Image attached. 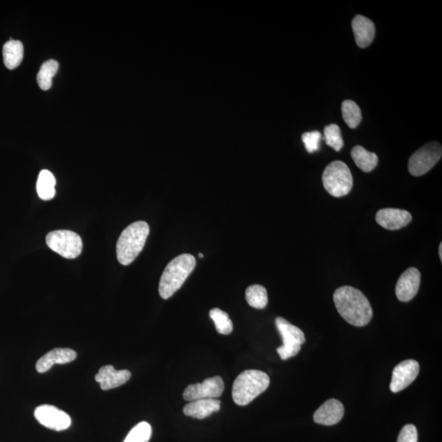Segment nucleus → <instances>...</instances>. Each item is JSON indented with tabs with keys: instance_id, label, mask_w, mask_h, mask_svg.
Masks as SVG:
<instances>
[{
	"instance_id": "obj_1",
	"label": "nucleus",
	"mask_w": 442,
	"mask_h": 442,
	"mask_svg": "<svg viewBox=\"0 0 442 442\" xmlns=\"http://www.w3.org/2000/svg\"><path fill=\"white\" fill-rule=\"evenodd\" d=\"M334 301L339 315L350 325L363 327L372 320L371 305L357 288L350 286L338 288L334 292Z\"/></svg>"
},
{
	"instance_id": "obj_2",
	"label": "nucleus",
	"mask_w": 442,
	"mask_h": 442,
	"mask_svg": "<svg viewBox=\"0 0 442 442\" xmlns=\"http://www.w3.org/2000/svg\"><path fill=\"white\" fill-rule=\"evenodd\" d=\"M196 260L190 254H182L168 264L159 283V294L163 299H169L180 290L194 270Z\"/></svg>"
},
{
	"instance_id": "obj_3",
	"label": "nucleus",
	"mask_w": 442,
	"mask_h": 442,
	"mask_svg": "<svg viewBox=\"0 0 442 442\" xmlns=\"http://www.w3.org/2000/svg\"><path fill=\"white\" fill-rule=\"evenodd\" d=\"M145 221H137L123 230L117 244L118 262L123 266L131 264L142 252L150 234Z\"/></svg>"
},
{
	"instance_id": "obj_4",
	"label": "nucleus",
	"mask_w": 442,
	"mask_h": 442,
	"mask_svg": "<svg viewBox=\"0 0 442 442\" xmlns=\"http://www.w3.org/2000/svg\"><path fill=\"white\" fill-rule=\"evenodd\" d=\"M270 377L265 372L248 369L240 373L233 385L232 397L239 406H248L254 399L266 390Z\"/></svg>"
},
{
	"instance_id": "obj_5",
	"label": "nucleus",
	"mask_w": 442,
	"mask_h": 442,
	"mask_svg": "<svg viewBox=\"0 0 442 442\" xmlns=\"http://www.w3.org/2000/svg\"><path fill=\"white\" fill-rule=\"evenodd\" d=\"M322 180L326 191L335 198L348 195L353 187L352 172L341 161H334L326 166Z\"/></svg>"
},
{
	"instance_id": "obj_6",
	"label": "nucleus",
	"mask_w": 442,
	"mask_h": 442,
	"mask_svg": "<svg viewBox=\"0 0 442 442\" xmlns=\"http://www.w3.org/2000/svg\"><path fill=\"white\" fill-rule=\"evenodd\" d=\"M46 243L52 251L66 259L79 257L83 249L80 235L70 230H56L48 234Z\"/></svg>"
},
{
	"instance_id": "obj_7",
	"label": "nucleus",
	"mask_w": 442,
	"mask_h": 442,
	"mask_svg": "<svg viewBox=\"0 0 442 442\" xmlns=\"http://www.w3.org/2000/svg\"><path fill=\"white\" fill-rule=\"evenodd\" d=\"M276 325L283 338V345L277 348V352L283 360L296 357L306 342L304 332L282 317L276 318Z\"/></svg>"
},
{
	"instance_id": "obj_8",
	"label": "nucleus",
	"mask_w": 442,
	"mask_h": 442,
	"mask_svg": "<svg viewBox=\"0 0 442 442\" xmlns=\"http://www.w3.org/2000/svg\"><path fill=\"white\" fill-rule=\"evenodd\" d=\"M441 155L442 148L439 143H427L410 158L408 168L411 174L414 176L425 175L440 161Z\"/></svg>"
},
{
	"instance_id": "obj_9",
	"label": "nucleus",
	"mask_w": 442,
	"mask_h": 442,
	"mask_svg": "<svg viewBox=\"0 0 442 442\" xmlns=\"http://www.w3.org/2000/svg\"><path fill=\"white\" fill-rule=\"evenodd\" d=\"M224 390L223 379L215 376L205 379L201 383L193 384L186 387L183 397L187 401L201 400V399H215L222 395Z\"/></svg>"
},
{
	"instance_id": "obj_10",
	"label": "nucleus",
	"mask_w": 442,
	"mask_h": 442,
	"mask_svg": "<svg viewBox=\"0 0 442 442\" xmlns=\"http://www.w3.org/2000/svg\"><path fill=\"white\" fill-rule=\"evenodd\" d=\"M35 417L41 425L57 432L66 430L71 424V418L66 412L50 405L38 406Z\"/></svg>"
},
{
	"instance_id": "obj_11",
	"label": "nucleus",
	"mask_w": 442,
	"mask_h": 442,
	"mask_svg": "<svg viewBox=\"0 0 442 442\" xmlns=\"http://www.w3.org/2000/svg\"><path fill=\"white\" fill-rule=\"evenodd\" d=\"M420 364L415 359H406L395 367L392 371L390 389L399 392L409 387L420 373Z\"/></svg>"
},
{
	"instance_id": "obj_12",
	"label": "nucleus",
	"mask_w": 442,
	"mask_h": 442,
	"mask_svg": "<svg viewBox=\"0 0 442 442\" xmlns=\"http://www.w3.org/2000/svg\"><path fill=\"white\" fill-rule=\"evenodd\" d=\"M421 273L418 269L411 267L404 272L397 283L396 295L403 302L411 301L419 292Z\"/></svg>"
},
{
	"instance_id": "obj_13",
	"label": "nucleus",
	"mask_w": 442,
	"mask_h": 442,
	"mask_svg": "<svg viewBox=\"0 0 442 442\" xmlns=\"http://www.w3.org/2000/svg\"><path fill=\"white\" fill-rule=\"evenodd\" d=\"M377 223L384 229L397 230L411 223L412 215L406 210L397 208H384L376 214Z\"/></svg>"
},
{
	"instance_id": "obj_14",
	"label": "nucleus",
	"mask_w": 442,
	"mask_h": 442,
	"mask_svg": "<svg viewBox=\"0 0 442 442\" xmlns=\"http://www.w3.org/2000/svg\"><path fill=\"white\" fill-rule=\"evenodd\" d=\"M131 377V373L127 369L117 371L113 365H105L100 368L95 376L96 382L99 383L100 388L104 391L117 388L127 383Z\"/></svg>"
},
{
	"instance_id": "obj_15",
	"label": "nucleus",
	"mask_w": 442,
	"mask_h": 442,
	"mask_svg": "<svg viewBox=\"0 0 442 442\" xmlns=\"http://www.w3.org/2000/svg\"><path fill=\"white\" fill-rule=\"evenodd\" d=\"M344 411L342 402L336 399H330L315 412L314 421L316 424L325 426L337 425L342 420Z\"/></svg>"
},
{
	"instance_id": "obj_16",
	"label": "nucleus",
	"mask_w": 442,
	"mask_h": 442,
	"mask_svg": "<svg viewBox=\"0 0 442 442\" xmlns=\"http://www.w3.org/2000/svg\"><path fill=\"white\" fill-rule=\"evenodd\" d=\"M76 357H78V355H76L75 350L72 349H52L38 360L36 369L38 373H45L50 371L55 364H64L74 362Z\"/></svg>"
},
{
	"instance_id": "obj_17",
	"label": "nucleus",
	"mask_w": 442,
	"mask_h": 442,
	"mask_svg": "<svg viewBox=\"0 0 442 442\" xmlns=\"http://www.w3.org/2000/svg\"><path fill=\"white\" fill-rule=\"evenodd\" d=\"M352 26L357 45L362 49L371 45L376 36V26L371 19L362 15L355 16Z\"/></svg>"
},
{
	"instance_id": "obj_18",
	"label": "nucleus",
	"mask_w": 442,
	"mask_h": 442,
	"mask_svg": "<svg viewBox=\"0 0 442 442\" xmlns=\"http://www.w3.org/2000/svg\"><path fill=\"white\" fill-rule=\"evenodd\" d=\"M221 402L216 399H201L190 401L184 407L185 415L194 419L204 420L220 409Z\"/></svg>"
},
{
	"instance_id": "obj_19",
	"label": "nucleus",
	"mask_w": 442,
	"mask_h": 442,
	"mask_svg": "<svg viewBox=\"0 0 442 442\" xmlns=\"http://www.w3.org/2000/svg\"><path fill=\"white\" fill-rule=\"evenodd\" d=\"M23 45L19 41H9L3 45V56L4 65L9 70L16 69L23 59Z\"/></svg>"
},
{
	"instance_id": "obj_20",
	"label": "nucleus",
	"mask_w": 442,
	"mask_h": 442,
	"mask_svg": "<svg viewBox=\"0 0 442 442\" xmlns=\"http://www.w3.org/2000/svg\"><path fill=\"white\" fill-rule=\"evenodd\" d=\"M352 157L360 170L371 172L378 163V157L376 153L369 152L362 146H355L352 150Z\"/></svg>"
},
{
	"instance_id": "obj_21",
	"label": "nucleus",
	"mask_w": 442,
	"mask_h": 442,
	"mask_svg": "<svg viewBox=\"0 0 442 442\" xmlns=\"http://www.w3.org/2000/svg\"><path fill=\"white\" fill-rule=\"evenodd\" d=\"M56 180L50 171L43 170L38 177L36 190L38 195L44 201H50L55 198Z\"/></svg>"
},
{
	"instance_id": "obj_22",
	"label": "nucleus",
	"mask_w": 442,
	"mask_h": 442,
	"mask_svg": "<svg viewBox=\"0 0 442 442\" xmlns=\"http://www.w3.org/2000/svg\"><path fill=\"white\" fill-rule=\"evenodd\" d=\"M59 62L52 59L42 64L37 75L38 84L42 90H49L52 87V78L59 70Z\"/></svg>"
},
{
	"instance_id": "obj_23",
	"label": "nucleus",
	"mask_w": 442,
	"mask_h": 442,
	"mask_svg": "<svg viewBox=\"0 0 442 442\" xmlns=\"http://www.w3.org/2000/svg\"><path fill=\"white\" fill-rule=\"evenodd\" d=\"M248 304L256 309H264L268 304V294L265 287L255 285L250 286L246 290Z\"/></svg>"
},
{
	"instance_id": "obj_24",
	"label": "nucleus",
	"mask_w": 442,
	"mask_h": 442,
	"mask_svg": "<svg viewBox=\"0 0 442 442\" xmlns=\"http://www.w3.org/2000/svg\"><path fill=\"white\" fill-rule=\"evenodd\" d=\"M344 121L350 129L357 128L362 122V110L357 103L352 100H345L342 104Z\"/></svg>"
},
{
	"instance_id": "obj_25",
	"label": "nucleus",
	"mask_w": 442,
	"mask_h": 442,
	"mask_svg": "<svg viewBox=\"0 0 442 442\" xmlns=\"http://www.w3.org/2000/svg\"><path fill=\"white\" fill-rule=\"evenodd\" d=\"M210 317L214 321L216 330L219 334L229 335L232 333L233 323L227 312L214 308L211 310Z\"/></svg>"
},
{
	"instance_id": "obj_26",
	"label": "nucleus",
	"mask_w": 442,
	"mask_h": 442,
	"mask_svg": "<svg viewBox=\"0 0 442 442\" xmlns=\"http://www.w3.org/2000/svg\"><path fill=\"white\" fill-rule=\"evenodd\" d=\"M152 436V427L147 422H139L134 426L124 442H148Z\"/></svg>"
},
{
	"instance_id": "obj_27",
	"label": "nucleus",
	"mask_w": 442,
	"mask_h": 442,
	"mask_svg": "<svg viewBox=\"0 0 442 442\" xmlns=\"http://www.w3.org/2000/svg\"><path fill=\"white\" fill-rule=\"evenodd\" d=\"M325 137L327 145L339 152L343 147V139L338 124H330L325 128Z\"/></svg>"
},
{
	"instance_id": "obj_28",
	"label": "nucleus",
	"mask_w": 442,
	"mask_h": 442,
	"mask_svg": "<svg viewBox=\"0 0 442 442\" xmlns=\"http://www.w3.org/2000/svg\"><path fill=\"white\" fill-rule=\"evenodd\" d=\"M302 141L305 143L306 150L310 153L319 150L320 141L322 138L319 131L306 132L302 134Z\"/></svg>"
},
{
	"instance_id": "obj_29",
	"label": "nucleus",
	"mask_w": 442,
	"mask_h": 442,
	"mask_svg": "<svg viewBox=\"0 0 442 442\" xmlns=\"http://www.w3.org/2000/svg\"><path fill=\"white\" fill-rule=\"evenodd\" d=\"M397 442H418L416 427L413 425L404 426L399 434Z\"/></svg>"
},
{
	"instance_id": "obj_30",
	"label": "nucleus",
	"mask_w": 442,
	"mask_h": 442,
	"mask_svg": "<svg viewBox=\"0 0 442 442\" xmlns=\"http://www.w3.org/2000/svg\"><path fill=\"white\" fill-rule=\"evenodd\" d=\"M441 250H442V243H441L440 245H439V257H440V259H441V262H442V251H441Z\"/></svg>"
},
{
	"instance_id": "obj_31",
	"label": "nucleus",
	"mask_w": 442,
	"mask_h": 442,
	"mask_svg": "<svg viewBox=\"0 0 442 442\" xmlns=\"http://www.w3.org/2000/svg\"><path fill=\"white\" fill-rule=\"evenodd\" d=\"M199 257H201V258H203V257H204V255H203V254H201V253H200V254L199 255Z\"/></svg>"
}]
</instances>
